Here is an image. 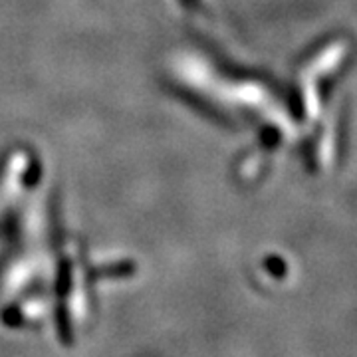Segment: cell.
I'll return each instance as SVG.
<instances>
[{
    "label": "cell",
    "instance_id": "1",
    "mask_svg": "<svg viewBox=\"0 0 357 357\" xmlns=\"http://www.w3.org/2000/svg\"><path fill=\"white\" fill-rule=\"evenodd\" d=\"M56 324H58V332H60V337H62V342L66 345H70L74 342V337H72V326H70V318H68V312H66L64 306L58 307V312H56Z\"/></svg>",
    "mask_w": 357,
    "mask_h": 357
}]
</instances>
